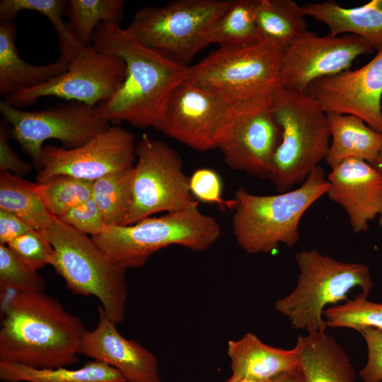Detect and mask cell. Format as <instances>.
Instances as JSON below:
<instances>
[{"label":"cell","instance_id":"obj_1","mask_svg":"<svg viewBox=\"0 0 382 382\" xmlns=\"http://www.w3.org/2000/svg\"><path fill=\"white\" fill-rule=\"evenodd\" d=\"M92 45L121 59L126 66L119 91L98 105L102 116L110 123L127 122L137 128L161 131L167 103L176 86L187 79V67L144 45L118 24L99 25Z\"/></svg>","mask_w":382,"mask_h":382},{"label":"cell","instance_id":"obj_2","mask_svg":"<svg viewBox=\"0 0 382 382\" xmlns=\"http://www.w3.org/2000/svg\"><path fill=\"white\" fill-rule=\"evenodd\" d=\"M82 320L44 291L1 292L0 362L35 369L79 361Z\"/></svg>","mask_w":382,"mask_h":382},{"label":"cell","instance_id":"obj_3","mask_svg":"<svg viewBox=\"0 0 382 382\" xmlns=\"http://www.w3.org/2000/svg\"><path fill=\"white\" fill-rule=\"evenodd\" d=\"M328 189V182L320 166L300 187L277 195H258L239 187L234 195L232 219L237 243L248 254L270 253L280 244L295 246L303 215Z\"/></svg>","mask_w":382,"mask_h":382},{"label":"cell","instance_id":"obj_4","mask_svg":"<svg viewBox=\"0 0 382 382\" xmlns=\"http://www.w3.org/2000/svg\"><path fill=\"white\" fill-rule=\"evenodd\" d=\"M271 108L282 139L272 160L269 180L284 192L303 183L325 159L330 132L327 113L306 92L278 87L272 94Z\"/></svg>","mask_w":382,"mask_h":382},{"label":"cell","instance_id":"obj_5","mask_svg":"<svg viewBox=\"0 0 382 382\" xmlns=\"http://www.w3.org/2000/svg\"><path fill=\"white\" fill-rule=\"evenodd\" d=\"M295 260L299 272L296 285L274 303L276 311L295 330L325 331L323 313L328 305L346 301L355 288L368 297L373 288L369 268L364 264L341 262L314 249L297 253Z\"/></svg>","mask_w":382,"mask_h":382},{"label":"cell","instance_id":"obj_6","mask_svg":"<svg viewBox=\"0 0 382 382\" xmlns=\"http://www.w3.org/2000/svg\"><path fill=\"white\" fill-rule=\"evenodd\" d=\"M220 235L217 221L195 207L130 225L107 226L91 237L110 260L127 269L142 267L154 253L172 245L195 252L206 250Z\"/></svg>","mask_w":382,"mask_h":382},{"label":"cell","instance_id":"obj_7","mask_svg":"<svg viewBox=\"0 0 382 382\" xmlns=\"http://www.w3.org/2000/svg\"><path fill=\"white\" fill-rule=\"evenodd\" d=\"M44 233L53 249L50 262L74 294L95 296L107 317L117 325L125 318L127 269L110 260L91 237L59 218Z\"/></svg>","mask_w":382,"mask_h":382},{"label":"cell","instance_id":"obj_8","mask_svg":"<svg viewBox=\"0 0 382 382\" xmlns=\"http://www.w3.org/2000/svg\"><path fill=\"white\" fill-rule=\"evenodd\" d=\"M283 50L262 39L244 46L219 47L187 67V79L233 103L270 96L281 86Z\"/></svg>","mask_w":382,"mask_h":382},{"label":"cell","instance_id":"obj_9","mask_svg":"<svg viewBox=\"0 0 382 382\" xmlns=\"http://www.w3.org/2000/svg\"><path fill=\"white\" fill-rule=\"evenodd\" d=\"M232 0H178L138 10L127 32L144 45L183 65L205 47L202 35Z\"/></svg>","mask_w":382,"mask_h":382},{"label":"cell","instance_id":"obj_10","mask_svg":"<svg viewBox=\"0 0 382 382\" xmlns=\"http://www.w3.org/2000/svg\"><path fill=\"white\" fill-rule=\"evenodd\" d=\"M132 168L131 202L122 226L137 223L159 212L197 207L189 177L183 170L178 153L161 140L143 134L136 146Z\"/></svg>","mask_w":382,"mask_h":382},{"label":"cell","instance_id":"obj_11","mask_svg":"<svg viewBox=\"0 0 382 382\" xmlns=\"http://www.w3.org/2000/svg\"><path fill=\"white\" fill-rule=\"evenodd\" d=\"M0 112L11 126V136L40 169L45 141L56 139L65 149L76 148L111 126L98 106L77 101L27 111L2 100Z\"/></svg>","mask_w":382,"mask_h":382},{"label":"cell","instance_id":"obj_12","mask_svg":"<svg viewBox=\"0 0 382 382\" xmlns=\"http://www.w3.org/2000/svg\"><path fill=\"white\" fill-rule=\"evenodd\" d=\"M271 105L272 95L235 103L217 148L231 168L269 179L282 139Z\"/></svg>","mask_w":382,"mask_h":382},{"label":"cell","instance_id":"obj_13","mask_svg":"<svg viewBox=\"0 0 382 382\" xmlns=\"http://www.w3.org/2000/svg\"><path fill=\"white\" fill-rule=\"evenodd\" d=\"M126 74L120 58L83 47L69 62V69L47 83L4 96V101L16 107H28L42 97L53 96L96 107L110 99L122 86Z\"/></svg>","mask_w":382,"mask_h":382},{"label":"cell","instance_id":"obj_14","mask_svg":"<svg viewBox=\"0 0 382 382\" xmlns=\"http://www.w3.org/2000/svg\"><path fill=\"white\" fill-rule=\"evenodd\" d=\"M136 146L133 133L116 125L76 148L47 145L42 149L37 183L58 175L93 182L107 175L131 169L137 158Z\"/></svg>","mask_w":382,"mask_h":382},{"label":"cell","instance_id":"obj_15","mask_svg":"<svg viewBox=\"0 0 382 382\" xmlns=\"http://www.w3.org/2000/svg\"><path fill=\"white\" fill-rule=\"evenodd\" d=\"M234 104L186 79L169 98L161 131L196 151L217 149Z\"/></svg>","mask_w":382,"mask_h":382},{"label":"cell","instance_id":"obj_16","mask_svg":"<svg viewBox=\"0 0 382 382\" xmlns=\"http://www.w3.org/2000/svg\"><path fill=\"white\" fill-rule=\"evenodd\" d=\"M374 52L355 35L320 37L306 30L283 50L281 86L306 92L315 80L347 71L357 57Z\"/></svg>","mask_w":382,"mask_h":382},{"label":"cell","instance_id":"obj_17","mask_svg":"<svg viewBox=\"0 0 382 382\" xmlns=\"http://www.w3.org/2000/svg\"><path fill=\"white\" fill-rule=\"evenodd\" d=\"M306 93L326 113L356 116L382 133V49L359 69L315 80Z\"/></svg>","mask_w":382,"mask_h":382},{"label":"cell","instance_id":"obj_18","mask_svg":"<svg viewBox=\"0 0 382 382\" xmlns=\"http://www.w3.org/2000/svg\"><path fill=\"white\" fill-rule=\"evenodd\" d=\"M326 195L346 212L352 231L366 232L382 213V174L369 163L349 158L331 168Z\"/></svg>","mask_w":382,"mask_h":382},{"label":"cell","instance_id":"obj_19","mask_svg":"<svg viewBox=\"0 0 382 382\" xmlns=\"http://www.w3.org/2000/svg\"><path fill=\"white\" fill-rule=\"evenodd\" d=\"M98 312V324L84 333L79 354L116 369L127 382H163L156 356L134 340L123 337L100 305Z\"/></svg>","mask_w":382,"mask_h":382},{"label":"cell","instance_id":"obj_20","mask_svg":"<svg viewBox=\"0 0 382 382\" xmlns=\"http://www.w3.org/2000/svg\"><path fill=\"white\" fill-rule=\"evenodd\" d=\"M227 353L232 375L270 382L274 378L299 367L296 348L284 349L264 343L249 332L228 342Z\"/></svg>","mask_w":382,"mask_h":382},{"label":"cell","instance_id":"obj_21","mask_svg":"<svg viewBox=\"0 0 382 382\" xmlns=\"http://www.w3.org/2000/svg\"><path fill=\"white\" fill-rule=\"evenodd\" d=\"M295 347L301 382H354L350 358L325 331L299 336Z\"/></svg>","mask_w":382,"mask_h":382},{"label":"cell","instance_id":"obj_22","mask_svg":"<svg viewBox=\"0 0 382 382\" xmlns=\"http://www.w3.org/2000/svg\"><path fill=\"white\" fill-rule=\"evenodd\" d=\"M301 8L306 16L326 25L330 35H355L374 50L382 49V0H372L354 8L342 7L333 1L307 3Z\"/></svg>","mask_w":382,"mask_h":382},{"label":"cell","instance_id":"obj_23","mask_svg":"<svg viewBox=\"0 0 382 382\" xmlns=\"http://www.w3.org/2000/svg\"><path fill=\"white\" fill-rule=\"evenodd\" d=\"M17 30L12 21L0 24V95L5 96L44 84L67 71L69 62L60 58L51 64L35 65L19 55Z\"/></svg>","mask_w":382,"mask_h":382},{"label":"cell","instance_id":"obj_24","mask_svg":"<svg viewBox=\"0 0 382 382\" xmlns=\"http://www.w3.org/2000/svg\"><path fill=\"white\" fill-rule=\"evenodd\" d=\"M327 117L330 132L327 164L332 168L345 160L356 158L374 166L382 147V133L356 116L328 112Z\"/></svg>","mask_w":382,"mask_h":382},{"label":"cell","instance_id":"obj_25","mask_svg":"<svg viewBox=\"0 0 382 382\" xmlns=\"http://www.w3.org/2000/svg\"><path fill=\"white\" fill-rule=\"evenodd\" d=\"M0 380L4 382H127L116 369L93 359L76 369L66 366L35 369L0 362Z\"/></svg>","mask_w":382,"mask_h":382},{"label":"cell","instance_id":"obj_26","mask_svg":"<svg viewBox=\"0 0 382 382\" xmlns=\"http://www.w3.org/2000/svg\"><path fill=\"white\" fill-rule=\"evenodd\" d=\"M0 209L16 215L40 232L46 231L56 217L44 205L35 183L7 171L0 173Z\"/></svg>","mask_w":382,"mask_h":382},{"label":"cell","instance_id":"obj_27","mask_svg":"<svg viewBox=\"0 0 382 382\" xmlns=\"http://www.w3.org/2000/svg\"><path fill=\"white\" fill-rule=\"evenodd\" d=\"M260 38L285 48L307 30L305 14L293 0H255Z\"/></svg>","mask_w":382,"mask_h":382},{"label":"cell","instance_id":"obj_28","mask_svg":"<svg viewBox=\"0 0 382 382\" xmlns=\"http://www.w3.org/2000/svg\"><path fill=\"white\" fill-rule=\"evenodd\" d=\"M205 46L238 47L260 40L255 12V0L233 1L229 8L203 34Z\"/></svg>","mask_w":382,"mask_h":382},{"label":"cell","instance_id":"obj_29","mask_svg":"<svg viewBox=\"0 0 382 382\" xmlns=\"http://www.w3.org/2000/svg\"><path fill=\"white\" fill-rule=\"evenodd\" d=\"M67 6L64 0H1L0 21H12L23 10L40 13L49 19L57 35L60 58L70 62L85 47L63 19Z\"/></svg>","mask_w":382,"mask_h":382},{"label":"cell","instance_id":"obj_30","mask_svg":"<svg viewBox=\"0 0 382 382\" xmlns=\"http://www.w3.org/2000/svg\"><path fill=\"white\" fill-rule=\"evenodd\" d=\"M125 11L123 0H70L68 25L83 47L92 45L96 28L101 23L118 24Z\"/></svg>","mask_w":382,"mask_h":382},{"label":"cell","instance_id":"obj_31","mask_svg":"<svg viewBox=\"0 0 382 382\" xmlns=\"http://www.w3.org/2000/svg\"><path fill=\"white\" fill-rule=\"evenodd\" d=\"M132 168L103 176L93 183L92 197L106 226H122L131 202Z\"/></svg>","mask_w":382,"mask_h":382},{"label":"cell","instance_id":"obj_32","mask_svg":"<svg viewBox=\"0 0 382 382\" xmlns=\"http://www.w3.org/2000/svg\"><path fill=\"white\" fill-rule=\"evenodd\" d=\"M35 183L46 209L57 218L92 197L93 181L58 175L43 183Z\"/></svg>","mask_w":382,"mask_h":382},{"label":"cell","instance_id":"obj_33","mask_svg":"<svg viewBox=\"0 0 382 382\" xmlns=\"http://www.w3.org/2000/svg\"><path fill=\"white\" fill-rule=\"evenodd\" d=\"M327 327L345 328L357 331L366 328L382 330V303L368 300L359 293L354 299L331 306L324 311Z\"/></svg>","mask_w":382,"mask_h":382},{"label":"cell","instance_id":"obj_34","mask_svg":"<svg viewBox=\"0 0 382 382\" xmlns=\"http://www.w3.org/2000/svg\"><path fill=\"white\" fill-rule=\"evenodd\" d=\"M43 278L23 264L6 245H0V292L44 291Z\"/></svg>","mask_w":382,"mask_h":382},{"label":"cell","instance_id":"obj_35","mask_svg":"<svg viewBox=\"0 0 382 382\" xmlns=\"http://www.w3.org/2000/svg\"><path fill=\"white\" fill-rule=\"evenodd\" d=\"M6 245L23 264L34 271L50 265L53 249L42 232L30 231Z\"/></svg>","mask_w":382,"mask_h":382},{"label":"cell","instance_id":"obj_36","mask_svg":"<svg viewBox=\"0 0 382 382\" xmlns=\"http://www.w3.org/2000/svg\"><path fill=\"white\" fill-rule=\"evenodd\" d=\"M189 187L192 195L197 201L216 204L224 209H233L234 199L226 201L222 199V181L219 175L213 169H197L189 177Z\"/></svg>","mask_w":382,"mask_h":382},{"label":"cell","instance_id":"obj_37","mask_svg":"<svg viewBox=\"0 0 382 382\" xmlns=\"http://www.w3.org/2000/svg\"><path fill=\"white\" fill-rule=\"evenodd\" d=\"M59 219L79 232L91 236L100 234L107 226L92 198L75 207Z\"/></svg>","mask_w":382,"mask_h":382},{"label":"cell","instance_id":"obj_38","mask_svg":"<svg viewBox=\"0 0 382 382\" xmlns=\"http://www.w3.org/2000/svg\"><path fill=\"white\" fill-rule=\"evenodd\" d=\"M367 347V360L359 371L363 382L382 381V330L366 328L359 331Z\"/></svg>","mask_w":382,"mask_h":382},{"label":"cell","instance_id":"obj_39","mask_svg":"<svg viewBox=\"0 0 382 382\" xmlns=\"http://www.w3.org/2000/svg\"><path fill=\"white\" fill-rule=\"evenodd\" d=\"M8 125L4 120L0 122V170L22 177L30 173L31 167L11 148L9 143L11 129Z\"/></svg>","mask_w":382,"mask_h":382},{"label":"cell","instance_id":"obj_40","mask_svg":"<svg viewBox=\"0 0 382 382\" xmlns=\"http://www.w3.org/2000/svg\"><path fill=\"white\" fill-rule=\"evenodd\" d=\"M34 230L16 215L0 209V245H7L18 237Z\"/></svg>","mask_w":382,"mask_h":382},{"label":"cell","instance_id":"obj_41","mask_svg":"<svg viewBox=\"0 0 382 382\" xmlns=\"http://www.w3.org/2000/svg\"><path fill=\"white\" fill-rule=\"evenodd\" d=\"M270 382H301L299 367L294 371L283 374L274 378Z\"/></svg>","mask_w":382,"mask_h":382},{"label":"cell","instance_id":"obj_42","mask_svg":"<svg viewBox=\"0 0 382 382\" xmlns=\"http://www.w3.org/2000/svg\"><path fill=\"white\" fill-rule=\"evenodd\" d=\"M223 382H262L252 378L231 375L230 378Z\"/></svg>","mask_w":382,"mask_h":382},{"label":"cell","instance_id":"obj_43","mask_svg":"<svg viewBox=\"0 0 382 382\" xmlns=\"http://www.w3.org/2000/svg\"><path fill=\"white\" fill-rule=\"evenodd\" d=\"M374 167H375L382 174V147Z\"/></svg>","mask_w":382,"mask_h":382},{"label":"cell","instance_id":"obj_44","mask_svg":"<svg viewBox=\"0 0 382 382\" xmlns=\"http://www.w3.org/2000/svg\"><path fill=\"white\" fill-rule=\"evenodd\" d=\"M378 225L382 230V213L378 216Z\"/></svg>","mask_w":382,"mask_h":382}]
</instances>
